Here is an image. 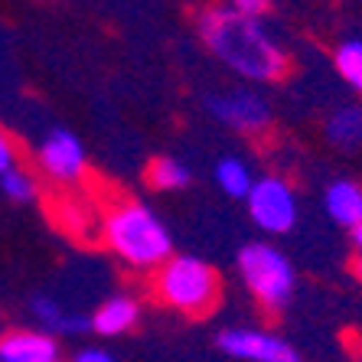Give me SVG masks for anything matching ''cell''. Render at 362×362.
<instances>
[{"label": "cell", "instance_id": "7402d4cb", "mask_svg": "<svg viewBox=\"0 0 362 362\" xmlns=\"http://www.w3.org/2000/svg\"><path fill=\"white\" fill-rule=\"evenodd\" d=\"M349 235H353V271L356 278L362 281V226H356Z\"/></svg>", "mask_w": 362, "mask_h": 362}, {"label": "cell", "instance_id": "52a82bcc", "mask_svg": "<svg viewBox=\"0 0 362 362\" xmlns=\"http://www.w3.org/2000/svg\"><path fill=\"white\" fill-rule=\"evenodd\" d=\"M226 356L242 362H300V353L287 339L274 337L268 329H255V327H235V329H222L216 337Z\"/></svg>", "mask_w": 362, "mask_h": 362}, {"label": "cell", "instance_id": "ffe728a7", "mask_svg": "<svg viewBox=\"0 0 362 362\" xmlns=\"http://www.w3.org/2000/svg\"><path fill=\"white\" fill-rule=\"evenodd\" d=\"M13 160H17V151H13V141H10L4 131H0V177L13 170Z\"/></svg>", "mask_w": 362, "mask_h": 362}, {"label": "cell", "instance_id": "5bb4252c", "mask_svg": "<svg viewBox=\"0 0 362 362\" xmlns=\"http://www.w3.org/2000/svg\"><path fill=\"white\" fill-rule=\"evenodd\" d=\"M193 180V170L186 167L177 157H157V160L147 167V183L153 189H163V193H173V189H183Z\"/></svg>", "mask_w": 362, "mask_h": 362}, {"label": "cell", "instance_id": "4fadbf2b", "mask_svg": "<svg viewBox=\"0 0 362 362\" xmlns=\"http://www.w3.org/2000/svg\"><path fill=\"white\" fill-rule=\"evenodd\" d=\"M212 177H216V186H219L226 196H232V199H245L255 183L252 167H248L242 157H222V160L216 163V170H212Z\"/></svg>", "mask_w": 362, "mask_h": 362}, {"label": "cell", "instance_id": "ba28073f", "mask_svg": "<svg viewBox=\"0 0 362 362\" xmlns=\"http://www.w3.org/2000/svg\"><path fill=\"white\" fill-rule=\"evenodd\" d=\"M40 167L56 183H78L85 173V144L72 131L56 127L40 144Z\"/></svg>", "mask_w": 362, "mask_h": 362}, {"label": "cell", "instance_id": "9a60e30c", "mask_svg": "<svg viewBox=\"0 0 362 362\" xmlns=\"http://www.w3.org/2000/svg\"><path fill=\"white\" fill-rule=\"evenodd\" d=\"M333 66L356 95H362V40H346L333 52Z\"/></svg>", "mask_w": 362, "mask_h": 362}, {"label": "cell", "instance_id": "6da1fadb", "mask_svg": "<svg viewBox=\"0 0 362 362\" xmlns=\"http://www.w3.org/2000/svg\"><path fill=\"white\" fill-rule=\"evenodd\" d=\"M196 33L222 66L248 82H278L291 66L284 46L271 36L262 17L238 13L228 4L199 10Z\"/></svg>", "mask_w": 362, "mask_h": 362}, {"label": "cell", "instance_id": "7c38bea8", "mask_svg": "<svg viewBox=\"0 0 362 362\" xmlns=\"http://www.w3.org/2000/svg\"><path fill=\"white\" fill-rule=\"evenodd\" d=\"M323 134L339 151H359L362 147V105H343L327 118Z\"/></svg>", "mask_w": 362, "mask_h": 362}, {"label": "cell", "instance_id": "ac0fdd59", "mask_svg": "<svg viewBox=\"0 0 362 362\" xmlns=\"http://www.w3.org/2000/svg\"><path fill=\"white\" fill-rule=\"evenodd\" d=\"M92 329V317H78V313H69L62 317V323L56 327V337H76V333H85Z\"/></svg>", "mask_w": 362, "mask_h": 362}, {"label": "cell", "instance_id": "5b68a950", "mask_svg": "<svg viewBox=\"0 0 362 362\" xmlns=\"http://www.w3.org/2000/svg\"><path fill=\"white\" fill-rule=\"evenodd\" d=\"M245 202H248L252 222L268 235H287L300 216L294 186L281 177H255Z\"/></svg>", "mask_w": 362, "mask_h": 362}, {"label": "cell", "instance_id": "30bf717a", "mask_svg": "<svg viewBox=\"0 0 362 362\" xmlns=\"http://www.w3.org/2000/svg\"><path fill=\"white\" fill-rule=\"evenodd\" d=\"M323 209L337 226L353 232L356 226H362V183L346 177L333 180L323 193Z\"/></svg>", "mask_w": 362, "mask_h": 362}, {"label": "cell", "instance_id": "2e32d148", "mask_svg": "<svg viewBox=\"0 0 362 362\" xmlns=\"http://www.w3.org/2000/svg\"><path fill=\"white\" fill-rule=\"evenodd\" d=\"M0 189H4V196H7L10 202H30L36 199V180L30 177V173H23V170H7L4 177H0Z\"/></svg>", "mask_w": 362, "mask_h": 362}, {"label": "cell", "instance_id": "8fae6325", "mask_svg": "<svg viewBox=\"0 0 362 362\" xmlns=\"http://www.w3.org/2000/svg\"><path fill=\"white\" fill-rule=\"evenodd\" d=\"M137 320H141V307H137L134 297L115 294L92 313V329L98 337H121V333H127Z\"/></svg>", "mask_w": 362, "mask_h": 362}, {"label": "cell", "instance_id": "277c9868", "mask_svg": "<svg viewBox=\"0 0 362 362\" xmlns=\"http://www.w3.org/2000/svg\"><path fill=\"white\" fill-rule=\"evenodd\" d=\"M238 274L258 303L284 310L297 287V271L284 252L271 242H248L238 252Z\"/></svg>", "mask_w": 362, "mask_h": 362}, {"label": "cell", "instance_id": "8992f818", "mask_svg": "<svg viewBox=\"0 0 362 362\" xmlns=\"http://www.w3.org/2000/svg\"><path fill=\"white\" fill-rule=\"evenodd\" d=\"M206 108L219 124L245 131V134H262L271 124V105L255 88H228L206 98Z\"/></svg>", "mask_w": 362, "mask_h": 362}, {"label": "cell", "instance_id": "7a4b0ae2", "mask_svg": "<svg viewBox=\"0 0 362 362\" xmlns=\"http://www.w3.org/2000/svg\"><path fill=\"white\" fill-rule=\"evenodd\" d=\"M105 245L127 268L151 271L173 258V235L151 206L137 199L115 202L105 216Z\"/></svg>", "mask_w": 362, "mask_h": 362}, {"label": "cell", "instance_id": "9c48e42d", "mask_svg": "<svg viewBox=\"0 0 362 362\" xmlns=\"http://www.w3.org/2000/svg\"><path fill=\"white\" fill-rule=\"evenodd\" d=\"M0 362H59V343L46 329H13L0 339Z\"/></svg>", "mask_w": 362, "mask_h": 362}, {"label": "cell", "instance_id": "d6986e66", "mask_svg": "<svg viewBox=\"0 0 362 362\" xmlns=\"http://www.w3.org/2000/svg\"><path fill=\"white\" fill-rule=\"evenodd\" d=\"M72 362H115V356L108 349H101V346H85V349H78L72 356Z\"/></svg>", "mask_w": 362, "mask_h": 362}, {"label": "cell", "instance_id": "3957f363", "mask_svg": "<svg viewBox=\"0 0 362 362\" xmlns=\"http://www.w3.org/2000/svg\"><path fill=\"white\" fill-rule=\"evenodd\" d=\"M157 297L180 313H206L219 297V274L196 255H173L157 268Z\"/></svg>", "mask_w": 362, "mask_h": 362}, {"label": "cell", "instance_id": "e0dca14e", "mask_svg": "<svg viewBox=\"0 0 362 362\" xmlns=\"http://www.w3.org/2000/svg\"><path fill=\"white\" fill-rule=\"evenodd\" d=\"M30 313H33L36 320L46 327V333H52V337H56V327H59L62 317H66V307H62L56 297L36 294V297H30Z\"/></svg>", "mask_w": 362, "mask_h": 362}, {"label": "cell", "instance_id": "44dd1931", "mask_svg": "<svg viewBox=\"0 0 362 362\" xmlns=\"http://www.w3.org/2000/svg\"><path fill=\"white\" fill-rule=\"evenodd\" d=\"M226 4L238 13H248V17H262V10L268 7V0H226Z\"/></svg>", "mask_w": 362, "mask_h": 362}]
</instances>
